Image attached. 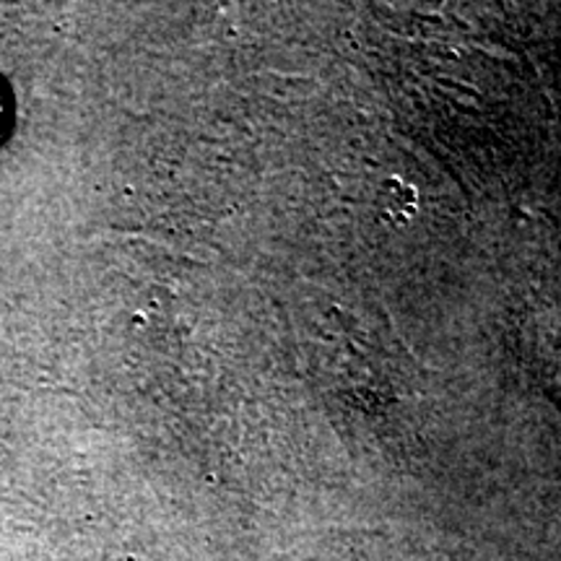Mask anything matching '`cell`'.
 I'll return each mask as SVG.
<instances>
[{"mask_svg": "<svg viewBox=\"0 0 561 561\" xmlns=\"http://www.w3.org/2000/svg\"><path fill=\"white\" fill-rule=\"evenodd\" d=\"M3 117H5V94L0 91V123H3Z\"/></svg>", "mask_w": 561, "mask_h": 561, "instance_id": "obj_1", "label": "cell"}]
</instances>
